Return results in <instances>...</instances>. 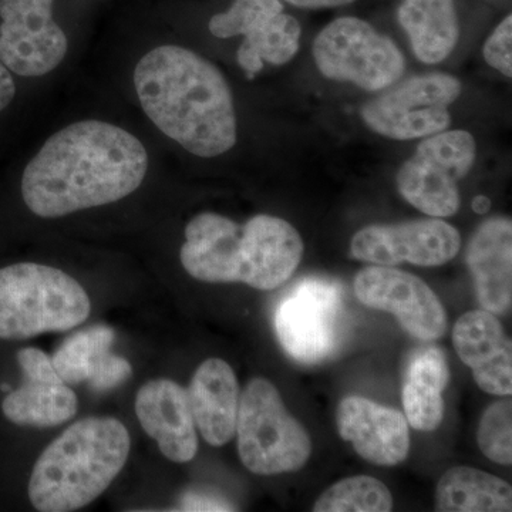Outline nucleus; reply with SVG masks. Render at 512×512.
I'll return each instance as SVG.
<instances>
[{"instance_id": "nucleus-1", "label": "nucleus", "mask_w": 512, "mask_h": 512, "mask_svg": "<svg viewBox=\"0 0 512 512\" xmlns=\"http://www.w3.org/2000/svg\"><path fill=\"white\" fill-rule=\"evenodd\" d=\"M146 147L124 128L99 120L57 131L26 165L23 201L33 214L59 218L123 200L143 184Z\"/></svg>"}, {"instance_id": "nucleus-2", "label": "nucleus", "mask_w": 512, "mask_h": 512, "mask_svg": "<svg viewBox=\"0 0 512 512\" xmlns=\"http://www.w3.org/2000/svg\"><path fill=\"white\" fill-rule=\"evenodd\" d=\"M148 119L194 156L212 158L237 143V116L227 80L204 57L181 46L148 52L134 70Z\"/></svg>"}, {"instance_id": "nucleus-3", "label": "nucleus", "mask_w": 512, "mask_h": 512, "mask_svg": "<svg viewBox=\"0 0 512 512\" xmlns=\"http://www.w3.org/2000/svg\"><path fill=\"white\" fill-rule=\"evenodd\" d=\"M303 255L301 235L289 222L256 215L247 224L202 212L185 228L180 258L185 271L210 284H247L272 291L285 284Z\"/></svg>"}, {"instance_id": "nucleus-4", "label": "nucleus", "mask_w": 512, "mask_h": 512, "mask_svg": "<svg viewBox=\"0 0 512 512\" xmlns=\"http://www.w3.org/2000/svg\"><path fill=\"white\" fill-rule=\"evenodd\" d=\"M130 454V434L113 417L72 424L37 458L29 481L37 511L69 512L92 504L119 476Z\"/></svg>"}, {"instance_id": "nucleus-5", "label": "nucleus", "mask_w": 512, "mask_h": 512, "mask_svg": "<svg viewBox=\"0 0 512 512\" xmlns=\"http://www.w3.org/2000/svg\"><path fill=\"white\" fill-rule=\"evenodd\" d=\"M92 302L82 285L53 266L0 269V339L23 340L82 325Z\"/></svg>"}, {"instance_id": "nucleus-6", "label": "nucleus", "mask_w": 512, "mask_h": 512, "mask_svg": "<svg viewBox=\"0 0 512 512\" xmlns=\"http://www.w3.org/2000/svg\"><path fill=\"white\" fill-rule=\"evenodd\" d=\"M235 434L242 464L258 476L295 473L311 458L308 431L286 410L274 384L261 377L241 394Z\"/></svg>"}, {"instance_id": "nucleus-7", "label": "nucleus", "mask_w": 512, "mask_h": 512, "mask_svg": "<svg viewBox=\"0 0 512 512\" xmlns=\"http://www.w3.org/2000/svg\"><path fill=\"white\" fill-rule=\"evenodd\" d=\"M346 309L342 286L305 278L286 293L275 313V329L285 352L303 365L335 356L345 340Z\"/></svg>"}, {"instance_id": "nucleus-8", "label": "nucleus", "mask_w": 512, "mask_h": 512, "mask_svg": "<svg viewBox=\"0 0 512 512\" xmlns=\"http://www.w3.org/2000/svg\"><path fill=\"white\" fill-rule=\"evenodd\" d=\"M313 57L323 76L379 92L399 82L404 57L387 36L357 18L329 23L313 43Z\"/></svg>"}, {"instance_id": "nucleus-9", "label": "nucleus", "mask_w": 512, "mask_h": 512, "mask_svg": "<svg viewBox=\"0 0 512 512\" xmlns=\"http://www.w3.org/2000/svg\"><path fill=\"white\" fill-rule=\"evenodd\" d=\"M476 161V141L467 131H441L421 141L416 154L397 173L404 200L433 218H446L460 208L457 183Z\"/></svg>"}, {"instance_id": "nucleus-10", "label": "nucleus", "mask_w": 512, "mask_h": 512, "mask_svg": "<svg viewBox=\"0 0 512 512\" xmlns=\"http://www.w3.org/2000/svg\"><path fill=\"white\" fill-rule=\"evenodd\" d=\"M461 94V83L448 74L414 77L376 97L362 109L367 126L394 140H414L450 126L448 106Z\"/></svg>"}, {"instance_id": "nucleus-11", "label": "nucleus", "mask_w": 512, "mask_h": 512, "mask_svg": "<svg viewBox=\"0 0 512 512\" xmlns=\"http://www.w3.org/2000/svg\"><path fill=\"white\" fill-rule=\"evenodd\" d=\"M55 0H0V60L22 77H40L63 62L69 42L53 19Z\"/></svg>"}, {"instance_id": "nucleus-12", "label": "nucleus", "mask_w": 512, "mask_h": 512, "mask_svg": "<svg viewBox=\"0 0 512 512\" xmlns=\"http://www.w3.org/2000/svg\"><path fill=\"white\" fill-rule=\"evenodd\" d=\"M355 293L363 305L396 316L413 338L429 342L447 332L446 309L419 276L389 266H369L356 275Z\"/></svg>"}, {"instance_id": "nucleus-13", "label": "nucleus", "mask_w": 512, "mask_h": 512, "mask_svg": "<svg viewBox=\"0 0 512 512\" xmlns=\"http://www.w3.org/2000/svg\"><path fill=\"white\" fill-rule=\"evenodd\" d=\"M456 228L439 218L394 225H372L356 232L350 244L353 258L392 266L409 262L419 266L447 264L460 251Z\"/></svg>"}, {"instance_id": "nucleus-14", "label": "nucleus", "mask_w": 512, "mask_h": 512, "mask_svg": "<svg viewBox=\"0 0 512 512\" xmlns=\"http://www.w3.org/2000/svg\"><path fill=\"white\" fill-rule=\"evenodd\" d=\"M336 424L340 437L369 463L392 467L409 456V423L399 410L366 397L348 396L339 403Z\"/></svg>"}, {"instance_id": "nucleus-15", "label": "nucleus", "mask_w": 512, "mask_h": 512, "mask_svg": "<svg viewBox=\"0 0 512 512\" xmlns=\"http://www.w3.org/2000/svg\"><path fill=\"white\" fill-rule=\"evenodd\" d=\"M453 345L483 392L511 396V339L494 313L485 309L464 313L454 325Z\"/></svg>"}, {"instance_id": "nucleus-16", "label": "nucleus", "mask_w": 512, "mask_h": 512, "mask_svg": "<svg viewBox=\"0 0 512 512\" xmlns=\"http://www.w3.org/2000/svg\"><path fill=\"white\" fill-rule=\"evenodd\" d=\"M136 413L141 427L168 460L188 463L197 456L195 421L187 390L180 384L170 379L150 380L138 390Z\"/></svg>"}, {"instance_id": "nucleus-17", "label": "nucleus", "mask_w": 512, "mask_h": 512, "mask_svg": "<svg viewBox=\"0 0 512 512\" xmlns=\"http://www.w3.org/2000/svg\"><path fill=\"white\" fill-rule=\"evenodd\" d=\"M116 332L97 325L74 333L52 356L57 375L66 384L89 383L96 392L116 389L133 375L124 357L111 353Z\"/></svg>"}, {"instance_id": "nucleus-18", "label": "nucleus", "mask_w": 512, "mask_h": 512, "mask_svg": "<svg viewBox=\"0 0 512 512\" xmlns=\"http://www.w3.org/2000/svg\"><path fill=\"white\" fill-rule=\"evenodd\" d=\"M467 265L478 302L485 311L505 315L512 303V224L508 218L485 221L471 238Z\"/></svg>"}, {"instance_id": "nucleus-19", "label": "nucleus", "mask_w": 512, "mask_h": 512, "mask_svg": "<svg viewBox=\"0 0 512 512\" xmlns=\"http://www.w3.org/2000/svg\"><path fill=\"white\" fill-rule=\"evenodd\" d=\"M195 427L214 447H222L235 436L239 409V384L234 370L218 357L202 362L187 389Z\"/></svg>"}, {"instance_id": "nucleus-20", "label": "nucleus", "mask_w": 512, "mask_h": 512, "mask_svg": "<svg viewBox=\"0 0 512 512\" xmlns=\"http://www.w3.org/2000/svg\"><path fill=\"white\" fill-rule=\"evenodd\" d=\"M450 382V367L443 350L429 346L417 350L404 370V416L413 429H439L444 417L443 392Z\"/></svg>"}, {"instance_id": "nucleus-21", "label": "nucleus", "mask_w": 512, "mask_h": 512, "mask_svg": "<svg viewBox=\"0 0 512 512\" xmlns=\"http://www.w3.org/2000/svg\"><path fill=\"white\" fill-rule=\"evenodd\" d=\"M399 22L410 37L414 55L427 64L443 62L460 36L454 0H404Z\"/></svg>"}, {"instance_id": "nucleus-22", "label": "nucleus", "mask_w": 512, "mask_h": 512, "mask_svg": "<svg viewBox=\"0 0 512 512\" xmlns=\"http://www.w3.org/2000/svg\"><path fill=\"white\" fill-rule=\"evenodd\" d=\"M440 512H510L511 485L493 474L471 467H454L440 478L436 488Z\"/></svg>"}, {"instance_id": "nucleus-23", "label": "nucleus", "mask_w": 512, "mask_h": 512, "mask_svg": "<svg viewBox=\"0 0 512 512\" xmlns=\"http://www.w3.org/2000/svg\"><path fill=\"white\" fill-rule=\"evenodd\" d=\"M77 396L64 382L23 380L2 403L6 419L18 426L55 427L66 423L77 413Z\"/></svg>"}, {"instance_id": "nucleus-24", "label": "nucleus", "mask_w": 512, "mask_h": 512, "mask_svg": "<svg viewBox=\"0 0 512 512\" xmlns=\"http://www.w3.org/2000/svg\"><path fill=\"white\" fill-rule=\"evenodd\" d=\"M301 25L298 20L284 12L259 23L249 30L238 50V63L252 79L261 72L264 62L288 63L298 53L301 40Z\"/></svg>"}, {"instance_id": "nucleus-25", "label": "nucleus", "mask_w": 512, "mask_h": 512, "mask_svg": "<svg viewBox=\"0 0 512 512\" xmlns=\"http://www.w3.org/2000/svg\"><path fill=\"white\" fill-rule=\"evenodd\" d=\"M393 497L389 488L369 476L345 478L328 488L313 505L315 512H389Z\"/></svg>"}, {"instance_id": "nucleus-26", "label": "nucleus", "mask_w": 512, "mask_h": 512, "mask_svg": "<svg viewBox=\"0 0 512 512\" xmlns=\"http://www.w3.org/2000/svg\"><path fill=\"white\" fill-rule=\"evenodd\" d=\"M477 441L485 457L494 463H512V402L510 397L487 407L480 420Z\"/></svg>"}, {"instance_id": "nucleus-27", "label": "nucleus", "mask_w": 512, "mask_h": 512, "mask_svg": "<svg viewBox=\"0 0 512 512\" xmlns=\"http://www.w3.org/2000/svg\"><path fill=\"white\" fill-rule=\"evenodd\" d=\"M281 12H284V6L279 0H235L227 12L218 13L210 20V32L220 39L244 36L259 23Z\"/></svg>"}, {"instance_id": "nucleus-28", "label": "nucleus", "mask_w": 512, "mask_h": 512, "mask_svg": "<svg viewBox=\"0 0 512 512\" xmlns=\"http://www.w3.org/2000/svg\"><path fill=\"white\" fill-rule=\"evenodd\" d=\"M512 16H507L488 37L484 45V59L504 76H512Z\"/></svg>"}, {"instance_id": "nucleus-29", "label": "nucleus", "mask_w": 512, "mask_h": 512, "mask_svg": "<svg viewBox=\"0 0 512 512\" xmlns=\"http://www.w3.org/2000/svg\"><path fill=\"white\" fill-rule=\"evenodd\" d=\"M18 362L26 379L63 382L53 366L52 357L46 355L43 350L35 348L19 350Z\"/></svg>"}, {"instance_id": "nucleus-30", "label": "nucleus", "mask_w": 512, "mask_h": 512, "mask_svg": "<svg viewBox=\"0 0 512 512\" xmlns=\"http://www.w3.org/2000/svg\"><path fill=\"white\" fill-rule=\"evenodd\" d=\"M183 511H232L235 510L227 501L205 493H188L181 498Z\"/></svg>"}, {"instance_id": "nucleus-31", "label": "nucleus", "mask_w": 512, "mask_h": 512, "mask_svg": "<svg viewBox=\"0 0 512 512\" xmlns=\"http://www.w3.org/2000/svg\"><path fill=\"white\" fill-rule=\"evenodd\" d=\"M16 84L12 72L0 60V111L6 109L15 99Z\"/></svg>"}, {"instance_id": "nucleus-32", "label": "nucleus", "mask_w": 512, "mask_h": 512, "mask_svg": "<svg viewBox=\"0 0 512 512\" xmlns=\"http://www.w3.org/2000/svg\"><path fill=\"white\" fill-rule=\"evenodd\" d=\"M293 6L305 9L336 8V6L349 5L355 0H286Z\"/></svg>"}, {"instance_id": "nucleus-33", "label": "nucleus", "mask_w": 512, "mask_h": 512, "mask_svg": "<svg viewBox=\"0 0 512 512\" xmlns=\"http://www.w3.org/2000/svg\"><path fill=\"white\" fill-rule=\"evenodd\" d=\"M471 207H473L474 212H477V214H487V212L490 211L491 208L490 198L484 197V195H478V197L474 198Z\"/></svg>"}]
</instances>
